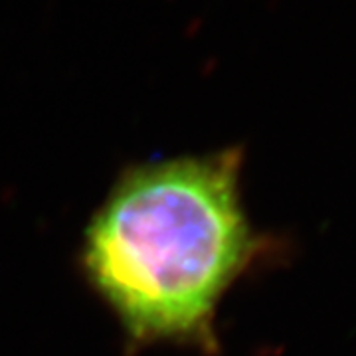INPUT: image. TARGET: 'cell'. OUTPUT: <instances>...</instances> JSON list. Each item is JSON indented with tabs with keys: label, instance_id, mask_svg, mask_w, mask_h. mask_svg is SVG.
Returning <instances> with one entry per match:
<instances>
[{
	"label": "cell",
	"instance_id": "1",
	"mask_svg": "<svg viewBox=\"0 0 356 356\" xmlns=\"http://www.w3.org/2000/svg\"><path fill=\"white\" fill-rule=\"evenodd\" d=\"M243 163L240 145L135 163L91 214L77 264L129 353H220L222 301L277 252L248 214Z\"/></svg>",
	"mask_w": 356,
	"mask_h": 356
}]
</instances>
